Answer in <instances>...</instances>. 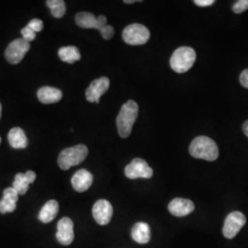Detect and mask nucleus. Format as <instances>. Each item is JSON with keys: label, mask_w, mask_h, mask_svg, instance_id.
<instances>
[{"label": "nucleus", "mask_w": 248, "mask_h": 248, "mask_svg": "<svg viewBox=\"0 0 248 248\" xmlns=\"http://www.w3.org/2000/svg\"><path fill=\"white\" fill-rule=\"evenodd\" d=\"M125 176L130 179L136 178H151L154 171L148 166L147 162L142 158L134 159L125 168Z\"/></svg>", "instance_id": "8"}, {"label": "nucleus", "mask_w": 248, "mask_h": 248, "mask_svg": "<svg viewBox=\"0 0 248 248\" xmlns=\"http://www.w3.org/2000/svg\"><path fill=\"white\" fill-rule=\"evenodd\" d=\"M189 154L198 159L215 161L219 156V149L212 138L198 136L189 145Z\"/></svg>", "instance_id": "2"}, {"label": "nucleus", "mask_w": 248, "mask_h": 248, "mask_svg": "<svg viewBox=\"0 0 248 248\" xmlns=\"http://www.w3.org/2000/svg\"><path fill=\"white\" fill-rule=\"evenodd\" d=\"M243 131H244L245 134L248 137V121H247L243 125Z\"/></svg>", "instance_id": "29"}, {"label": "nucleus", "mask_w": 248, "mask_h": 248, "mask_svg": "<svg viewBox=\"0 0 248 248\" xmlns=\"http://www.w3.org/2000/svg\"><path fill=\"white\" fill-rule=\"evenodd\" d=\"M109 84L110 81L106 77L92 81L86 90V98L88 101L99 103V98L106 93L107 90L109 88Z\"/></svg>", "instance_id": "10"}, {"label": "nucleus", "mask_w": 248, "mask_h": 248, "mask_svg": "<svg viewBox=\"0 0 248 248\" xmlns=\"http://www.w3.org/2000/svg\"><path fill=\"white\" fill-rule=\"evenodd\" d=\"M248 9V0H239L233 4L232 10L234 13L240 14Z\"/></svg>", "instance_id": "23"}, {"label": "nucleus", "mask_w": 248, "mask_h": 248, "mask_svg": "<svg viewBox=\"0 0 248 248\" xmlns=\"http://www.w3.org/2000/svg\"><path fill=\"white\" fill-rule=\"evenodd\" d=\"M31 45L25 40L16 39L9 44L5 51V57L11 64H18L24 58L25 54L30 51Z\"/></svg>", "instance_id": "6"}, {"label": "nucleus", "mask_w": 248, "mask_h": 248, "mask_svg": "<svg viewBox=\"0 0 248 248\" xmlns=\"http://www.w3.org/2000/svg\"><path fill=\"white\" fill-rule=\"evenodd\" d=\"M18 199V192L13 187H7L3 192L2 200L0 201V213H13L16 210Z\"/></svg>", "instance_id": "16"}, {"label": "nucleus", "mask_w": 248, "mask_h": 248, "mask_svg": "<svg viewBox=\"0 0 248 248\" xmlns=\"http://www.w3.org/2000/svg\"><path fill=\"white\" fill-rule=\"evenodd\" d=\"M76 22L78 26L83 29H96L99 31L108 25L107 18L103 15L95 17L92 13L89 12H80L76 16Z\"/></svg>", "instance_id": "9"}, {"label": "nucleus", "mask_w": 248, "mask_h": 248, "mask_svg": "<svg viewBox=\"0 0 248 248\" xmlns=\"http://www.w3.org/2000/svg\"><path fill=\"white\" fill-rule=\"evenodd\" d=\"M37 97L44 104H53L62 99V93L60 89L46 86L38 90Z\"/></svg>", "instance_id": "17"}, {"label": "nucleus", "mask_w": 248, "mask_h": 248, "mask_svg": "<svg viewBox=\"0 0 248 248\" xmlns=\"http://www.w3.org/2000/svg\"><path fill=\"white\" fill-rule=\"evenodd\" d=\"M58 56L62 62L74 63L81 59V53L76 46H65L59 49Z\"/></svg>", "instance_id": "21"}, {"label": "nucleus", "mask_w": 248, "mask_h": 248, "mask_svg": "<svg viewBox=\"0 0 248 248\" xmlns=\"http://www.w3.org/2000/svg\"><path fill=\"white\" fill-rule=\"evenodd\" d=\"M240 83H241V85L244 88L248 89V69H246V70H244V71L241 73V75H240Z\"/></svg>", "instance_id": "27"}, {"label": "nucleus", "mask_w": 248, "mask_h": 248, "mask_svg": "<svg viewBox=\"0 0 248 248\" xmlns=\"http://www.w3.org/2000/svg\"><path fill=\"white\" fill-rule=\"evenodd\" d=\"M59 212V204L54 201L51 200L45 204L39 213V220L44 223H49L53 221Z\"/></svg>", "instance_id": "20"}, {"label": "nucleus", "mask_w": 248, "mask_h": 248, "mask_svg": "<svg viewBox=\"0 0 248 248\" xmlns=\"http://www.w3.org/2000/svg\"><path fill=\"white\" fill-rule=\"evenodd\" d=\"M1 112H2V106H1V103H0V119H1Z\"/></svg>", "instance_id": "31"}, {"label": "nucleus", "mask_w": 248, "mask_h": 248, "mask_svg": "<svg viewBox=\"0 0 248 248\" xmlns=\"http://www.w3.org/2000/svg\"><path fill=\"white\" fill-rule=\"evenodd\" d=\"M246 222L247 218L244 213L240 212L231 213L224 221V225L222 228L223 235L228 239H232L244 227Z\"/></svg>", "instance_id": "7"}, {"label": "nucleus", "mask_w": 248, "mask_h": 248, "mask_svg": "<svg viewBox=\"0 0 248 248\" xmlns=\"http://www.w3.org/2000/svg\"><path fill=\"white\" fill-rule=\"evenodd\" d=\"M0 143H1V137H0Z\"/></svg>", "instance_id": "32"}, {"label": "nucleus", "mask_w": 248, "mask_h": 248, "mask_svg": "<svg viewBox=\"0 0 248 248\" xmlns=\"http://www.w3.org/2000/svg\"><path fill=\"white\" fill-rule=\"evenodd\" d=\"M135 2H136V1H134V0H130V1H129V0H125V1H124L125 4H133V3H135Z\"/></svg>", "instance_id": "30"}, {"label": "nucleus", "mask_w": 248, "mask_h": 248, "mask_svg": "<svg viewBox=\"0 0 248 248\" xmlns=\"http://www.w3.org/2000/svg\"><path fill=\"white\" fill-rule=\"evenodd\" d=\"M47 7L51 10L53 17L56 18H61L64 16L66 7L65 3L62 0H48L46 1Z\"/></svg>", "instance_id": "22"}, {"label": "nucleus", "mask_w": 248, "mask_h": 248, "mask_svg": "<svg viewBox=\"0 0 248 248\" xmlns=\"http://www.w3.org/2000/svg\"><path fill=\"white\" fill-rule=\"evenodd\" d=\"M101 36L103 37V39L105 40H110L115 33L114 28L110 25H106L101 31H100Z\"/></svg>", "instance_id": "26"}, {"label": "nucleus", "mask_w": 248, "mask_h": 248, "mask_svg": "<svg viewBox=\"0 0 248 248\" xmlns=\"http://www.w3.org/2000/svg\"><path fill=\"white\" fill-rule=\"evenodd\" d=\"M133 239L139 244H147L151 238L150 227L145 222H137L132 229Z\"/></svg>", "instance_id": "19"}, {"label": "nucleus", "mask_w": 248, "mask_h": 248, "mask_svg": "<svg viewBox=\"0 0 248 248\" xmlns=\"http://www.w3.org/2000/svg\"><path fill=\"white\" fill-rule=\"evenodd\" d=\"M196 61V52L190 47L182 46L177 48L170 58V66L177 73L188 71Z\"/></svg>", "instance_id": "4"}, {"label": "nucleus", "mask_w": 248, "mask_h": 248, "mask_svg": "<svg viewBox=\"0 0 248 248\" xmlns=\"http://www.w3.org/2000/svg\"><path fill=\"white\" fill-rule=\"evenodd\" d=\"M92 213L95 221L98 222L99 225H107L111 220L113 214V208L111 204L106 200H99L94 204Z\"/></svg>", "instance_id": "11"}, {"label": "nucleus", "mask_w": 248, "mask_h": 248, "mask_svg": "<svg viewBox=\"0 0 248 248\" xmlns=\"http://www.w3.org/2000/svg\"><path fill=\"white\" fill-rule=\"evenodd\" d=\"M195 209L194 203L186 199H174L169 205V213L176 217H184L192 213Z\"/></svg>", "instance_id": "13"}, {"label": "nucleus", "mask_w": 248, "mask_h": 248, "mask_svg": "<svg viewBox=\"0 0 248 248\" xmlns=\"http://www.w3.org/2000/svg\"><path fill=\"white\" fill-rule=\"evenodd\" d=\"M138 111V104L133 100L127 101L122 107L116 120L118 133L122 138H128L130 136L133 124L137 119Z\"/></svg>", "instance_id": "1"}, {"label": "nucleus", "mask_w": 248, "mask_h": 248, "mask_svg": "<svg viewBox=\"0 0 248 248\" xmlns=\"http://www.w3.org/2000/svg\"><path fill=\"white\" fill-rule=\"evenodd\" d=\"M8 140L14 149H24L28 146L26 134L21 128L15 127L9 131Z\"/></svg>", "instance_id": "18"}, {"label": "nucleus", "mask_w": 248, "mask_h": 248, "mask_svg": "<svg viewBox=\"0 0 248 248\" xmlns=\"http://www.w3.org/2000/svg\"><path fill=\"white\" fill-rule=\"evenodd\" d=\"M150 38L149 30L139 23H133L126 27L123 31V39L130 45H142Z\"/></svg>", "instance_id": "5"}, {"label": "nucleus", "mask_w": 248, "mask_h": 248, "mask_svg": "<svg viewBox=\"0 0 248 248\" xmlns=\"http://www.w3.org/2000/svg\"><path fill=\"white\" fill-rule=\"evenodd\" d=\"M89 149L85 144H78L76 146L65 148L58 156V165L62 170L68 169L81 164L87 158Z\"/></svg>", "instance_id": "3"}, {"label": "nucleus", "mask_w": 248, "mask_h": 248, "mask_svg": "<svg viewBox=\"0 0 248 248\" xmlns=\"http://www.w3.org/2000/svg\"><path fill=\"white\" fill-rule=\"evenodd\" d=\"M36 179V174L29 170L26 173H18L13 181V188L18 192V195L26 194L29 186L34 182Z\"/></svg>", "instance_id": "15"}, {"label": "nucleus", "mask_w": 248, "mask_h": 248, "mask_svg": "<svg viewBox=\"0 0 248 248\" xmlns=\"http://www.w3.org/2000/svg\"><path fill=\"white\" fill-rule=\"evenodd\" d=\"M72 186L78 192H85L93 183V176L87 169H80L71 179Z\"/></svg>", "instance_id": "14"}, {"label": "nucleus", "mask_w": 248, "mask_h": 248, "mask_svg": "<svg viewBox=\"0 0 248 248\" xmlns=\"http://www.w3.org/2000/svg\"><path fill=\"white\" fill-rule=\"evenodd\" d=\"M27 26L31 28L34 32H39L44 29V22L39 18H33L29 22Z\"/></svg>", "instance_id": "25"}, {"label": "nucleus", "mask_w": 248, "mask_h": 248, "mask_svg": "<svg viewBox=\"0 0 248 248\" xmlns=\"http://www.w3.org/2000/svg\"><path fill=\"white\" fill-rule=\"evenodd\" d=\"M74 223L70 218L63 217L57 223L56 239L62 246H69L74 241Z\"/></svg>", "instance_id": "12"}, {"label": "nucleus", "mask_w": 248, "mask_h": 248, "mask_svg": "<svg viewBox=\"0 0 248 248\" xmlns=\"http://www.w3.org/2000/svg\"><path fill=\"white\" fill-rule=\"evenodd\" d=\"M194 4L200 7H209L214 4V0H194Z\"/></svg>", "instance_id": "28"}, {"label": "nucleus", "mask_w": 248, "mask_h": 248, "mask_svg": "<svg viewBox=\"0 0 248 248\" xmlns=\"http://www.w3.org/2000/svg\"><path fill=\"white\" fill-rule=\"evenodd\" d=\"M21 35H22L23 40L30 43V42H32L33 40H35L36 32H34L31 28L26 26L21 30Z\"/></svg>", "instance_id": "24"}]
</instances>
